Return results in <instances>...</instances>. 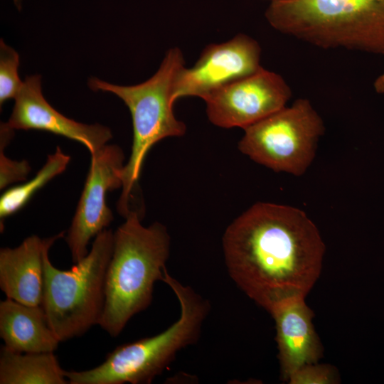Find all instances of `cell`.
<instances>
[{"mask_svg":"<svg viewBox=\"0 0 384 384\" xmlns=\"http://www.w3.org/2000/svg\"><path fill=\"white\" fill-rule=\"evenodd\" d=\"M223 251L232 280L270 313L281 302L306 297L321 274L325 245L303 210L260 202L228 225Z\"/></svg>","mask_w":384,"mask_h":384,"instance_id":"obj_1","label":"cell"},{"mask_svg":"<svg viewBox=\"0 0 384 384\" xmlns=\"http://www.w3.org/2000/svg\"><path fill=\"white\" fill-rule=\"evenodd\" d=\"M132 210L114 233L112 254L105 277V304L99 325L117 337L132 316L151 304L154 286L162 281L171 240L156 222L145 227Z\"/></svg>","mask_w":384,"mask_h":384,"instance_id":"obj_2","label":"cell"},{"mask_svg":"<svg viewBox=\"0 0 384 384\" xmlns=\"http://www.w3.org/2000/svg\"><path fill=\"white\" fill-rule=\"evenodd\" d=\"M162 281L178 300V319L160 334L116 347L104 362L93 368L65 370L68 383L149 384L178 351L198 341L210 309L209 302L173 277L166 269Z\"/></svg>","mask_w":384,"mask_h":384,"instance_id":"obj_3","label":"cell"},{"mask_svg":"<svg viewBox=\"0 0 384 384\" xmlns=\"http://www.w3.org/2000/svg\"><path fill=\"white\" fill-rule=\"evenodd\" d=\"M184 64L181 50L173 48L168 50L156 73L140 84L122 86L97 78L88 81L91 90L110 92L119 97L132 115V151L122 170V191L117 204L118 212L124 218L132 210V192L149 150L162 139L180 137L186 132L185 124L176 119L173 109L177 100V82Z\"/></svg>","mask_w":384,"mask_h":384,"instance_id":"obj_4","label":"cell"},{"mask_svg":"<svg viewBox=\"0 0 384 384\" xmlns=\"http://www.w3.org/2000/svg\"><path fill=\"white\" fill-rule=\"evenodd\" d=\"M265 16L276 30L322 48L384 54V0L272 1Z\"/></svg>","mask_w":384,"mask_h":384,"instance_id":"obj_5","label":"cell"},{"mask_svg":"<svg viewBox=\"0 0 384 384\" xmlns=\"http://www.w3.org/2000/svg\"><path fill=\"white\" fill-rule=\"evenodd\" d=\"M62 232L47 238L43 251L41 306L58 339L65 341L83 335L98 324L105 304V277L112 254L114 233L105 229L94 240L88 254L70 270L51 263L49 250Z\"/></svg>","mask_w":384,"mask_h":384,"instance_id":"obj_6","label":"cell"},{"mask_svg":"<svg viewBox=\"0 0 384 384\" xmlns=\"http://www.w3.org/2000/svg\"><path fill=\"white\" fill-rule=\"evenodd\" d=\"M240 151L277 172L302 176L312 163L324 122L306 99H298L244 129Z\"/></svg>","mask_w":384,"mask_h":384,"instance_id":"obj_7","label":"cell"},{"mask_svg":"<svg viewBox=\"0 0 384 384\" xmlns=\"http://www.w3.org/2000/svg\"><path fill=\"white\" fill-rule=\"evenodd\" d=\"M124 155L115 144H105L91 154V163L65 241L74 263L89 252L90 240L106 229L113 220L107 205V193L122 186Z\"/></svg>","mask_w":384,"mask_h":384,"instance_id":"obj_8","label":"cell"},{"mask_svg":"<svg viewBox=\"0 0 384 384\" xmlns=\"http://www.w3.org/2000/svg\"><path fill=\"white\" fill-rule=\"evenodd\" d=\"M291 95L289 87L279 75L262 68L203 100L213 124L244 129L284 107Z\"/></svg>","mask_w":384,"mask_h":384,"instance_id":"obj_9","label":"cell"},{"mask_svg":"<svg viewBox=\"0 0 384 384\" xmlns=\"http://www.w3.org/2000/svg\"><path fill=\"white\" fill-rule=\"evenodd\" d=\"M261 49L253 38L239 34L220 44L206 46L191 68L182 70L176 97L206 98L215 91L257 72Z\"/></svg>","mask_w":384,"mask_h":384,"instance_id":"obj_10","label":"cell"},{"mask_svg":"<svg viewBox=\"0 0 384 384\" xmlns=\"http://www.w3.org/2000/svg\"><path fill=\"white\" fill-rule=\"evenodd\" d=\"M14 99L13 112L5 123L13 130L49 132L81 143L90 154L105 145L112 137L107 127L78 122L55 110L42 94L40 75L26 77Z\"/></svg>","mask_w":384,"mask_h":384,"instance_id":"obj_11","label":"cell"},{"mask_svg":"<svg viewBox=\"0 0 384 384\" xmlns=\"http://www.w3.org/2000/svg\"><path fill=\"white\" fill-rule=\"evenodd\" d=\"M270 313L275 322L281 378L287 381L301 367L317 363L323 356V346L312 322L314 314L305 298L281 302Z\"/></svg>","mask_w":384,"mask_h":384,"instance_id":"obj_12","label":"cell"},{"mask_svg":"<svg viewBox=\"0 0 384 384\" xmlns=\"http://www.w3.org/2000/svg\"><path fill=\"white\" fill-rule=\"evenodd\" d=\"M46 242L33 235L14 248H1L0 287L6 298L29 306L41 304Z\"/></svg>","mask_w":384,"mask_h":384,"instance_id":"obj_13","label":"cell"},{"mask_svg":"<svg viewBox=\"0 0 384 384\" xmlns=\"http://www.w3.org/2000/svg\"><path fill=\"white\" fill-rule=\"evenodd\" d=\"M0 336L6 348L18 353L54 352L60 343L41 305L9 298L0 302Z\"/></svg>","mask_w":384,"mask_h":384,"instance_id":"obj_14","label":"cell"},{"mask_svg":"<svg viewBox=\"0 0 384 384\" xmlns=\"http://www.w3.org/2000/svg\"><path fill=\"white\" fill-rule=\"evenodd\" d=\"M54 352L18 353L4 345L0 351V384H67Z\"/></svg>","mask_w":384,"mask_h":384,"instance_id":"obj_15","label":"cell"},{"mask_svg":"<svg viewBox=\"0 0 384 384\" xmlns=\"http://www.w3.org/2000/svg\"><path fill=\"white\" fill-rule=\"evenodd\" d=\"M70 160V157L58 146L53 154L48 155L44 166L31 180L6 191L0 198L1 224L6 217L23 208L38 190L63 173Z\"/></svg>","mask_w":384,"mask_h":384,"instance_id":"obj_16","label":"cell"},{"mask_svg":"<svg viewBox=\"0 0 384 384\" xmlns=\"http://www.w3.org/2000/svg\"><path fill=\"white\" fill-rule=\"evenodd\" d=\"M19 55L13 48L0 42V104L15 98L23 82L18 74Z\"/></svg>","mask_w":384,"mask_h":384,"instance_id":"obj_17","label":"cell"},{"mask_svg":"<svg viewBox=\"0 0 384 384\" xmlns=\"http://www.w3.org/2000/svg\"><path fill=\"white\" fill-rule=\"evenodd\" d=\"M339 380L334 366L316 363L305 365L294 371L287 382L289 384H335Z\"/></svg>","mask_w":384,"mask_h":384,"instance_id":"obj_18","label":"cell"},{"mask_svg":"<svg viewBox=\"0 0 384 384\" xmlns=\"http://www.w3.org/2000/svg\"><path fill=\"white\" fill-rule=\"evenodd\" d=\"M1 144L0 149V188L2 190L9 184L25 181L31 171L29 164L26 160L14 161L6 157Z\"/></svg>","mask_w":384,"mask_h":384,"instance_id":"obj_19","label":"cell"},{"mask_svg":"<svg viewBox=\"0 0 384 384\" xmlns=\"http://www.w3.org/2000/svg\"><path fill=\"white\" fill-rule=\"evenodd\" d=\"M374 87L378 93H384V74L376 79L374 83Z\"/></svg>","mask_w":384,"mask_h":384,"instance_id":"obj_20","label":"cell"},{"mask_svg":"<svg viewBox=\"0 0 384 384\" xmlns=\"http://www.w3.org/2000/svg\"><path fill=\"white\" fill-rule=\"evenodd\" d=\"M272 1H290V0H271Z\"/></svg>","mask_w":384,"mask_h":384,"instance_id":"obj_21","label":"cell"}]
</instances>
